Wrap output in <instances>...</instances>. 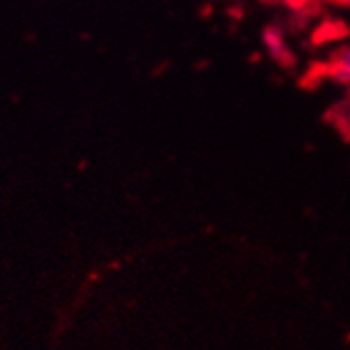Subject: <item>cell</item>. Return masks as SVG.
<instances>
[{
    "mask_svg": "<svg viewBox=\"0 0 350 350\" xmlns=\"http://www.w3.org/2000/svg\"><path fill=\"white\" fill-rule=\"evenodd\" d=\"M262 44H265V49L273 61H278L280 65H292L294 61L292 49L288 46V40L278 25H269L262 31Z\"/></svg>",
    "mask_w": 350,
    "mask_h": 350,
    "instance_id": "6da1fadb",
    "label": "cell"
},
{
    "mask_svg": "<svg viewBox=\"0 0 350 350\" xmlns=\"http://www.w3.org/2000/svg\"><path fill=\"white\" fill-rule=\"evenodd\" d=\"M325 71L332 79L340 81V83H348L350 85V46H342L338 49L327 65H325Z\"/></svg>",
    "mask_w": 350,
    "mask_h": 350,
    "instance_id": "7a4b0ae2",
    "label": "cell"
},
{
    "mask_svg": "<svg viewBox=\"0 0 350 350\" xmlns=\"http://www.w3.org/2000/svg\"><path fill=\"white\" fill-rule=\"evenodd\" d=\"M334 5H338V7H344V9H350V0H332Z\"/></svg>",
    "mask_w": 350,
    "mask_h": 350,
    "instance_id": "3957f363",
    "label": "cell"
}]
</instances>
